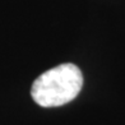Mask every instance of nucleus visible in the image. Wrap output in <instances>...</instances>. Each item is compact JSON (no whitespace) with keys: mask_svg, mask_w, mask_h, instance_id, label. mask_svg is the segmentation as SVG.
<instances>
[{"mask_svg":"<svg viewBox=\"0 0 125 125\" xmlns=\"http://www.w3.org/2000/svg\"><path fill=\"white\" fill-rule=\"evenodd\" d=\"M82 87L81 69L75 64L65 62L42 73L33 82L31 96L41 107H59L74 100Z\"/></svg>","mask_w":125,"mask_h":125,"instance_id":"f257e3e1","label":"nucleus"}]
</instances>
